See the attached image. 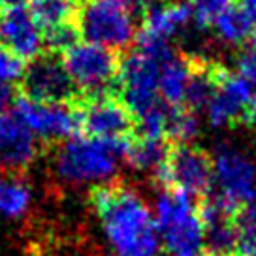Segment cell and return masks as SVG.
<instances>
[{
    "mask_svg": "<svg viewBox=\"0 0 256 256\" xmlns=\"http://www.w3.org/2000/svg\"><path fill=\"white\" fill-rule=\"evenodd\" d=\"M126 2L134 10L138 8V10H145V12H147V10H151V8H154L156 4H160V0H126Z\"/></svg>",
    "mask_w": 256,
    "mask_h": 256,
    "instance_id": "obj_28",
    "label": "cell"
},
{
    "mask_svg": "<svg viewBox=\"0 0 256 256\" xmlns=\"http://www.w3.org/2000/svg\"><path fill=\"white\" fill-rule=\"evenodd\" d=\"M236 68L243 80H247L252 87L256 85V48H250L241 51L238 55V60H236Z\"/></svg>",
    "mask_w": 256,
    "mask_h": 256,
    "instance_id": "obj_25",
    "label": "cell"
},
{
    "mask_svg": "<svg viewBox=\"0 0 256 256\" xmlns=\"http://www.w3.org/2000/svg\"><path fill=\"white\" fill-rule=\"evenodd\" d=\"M40 154L38 138L14 110L0 113V172L23 176Z\"/></svg>",
    "mask_w": 256,
    "mask_h": 256,
    "instance_id": "obj_13",
    "label": "cell"
},
{
    "mask_svg": "<svg viewBox=\"0 0 256 256\" xmlns=\"http://www.w3.org/2000/svg\"><path fill=\"white\" fill-rule=\"evenodd\" d=\"M247 120H250V122H252V124L256 126V94L252 96V100H250V104H248Z\"/></svg>",
    "mask_w": 256,
    "mask_h": 256,
    "instance_id": "obj_31",
    "label": "cell"
},
{
    "mask_svg": "<svg viewBox=\"0 0 256 256\" xmlns=\"http://www.w3.org/2000/svg\"><path fill=\"white\" fill-rule=\"evenodd\" d=\"M128 140H100L78 136L56 147L51 166L60 183L88 184L112 183L119 172L120 160L126 156Z\"/></svg>",
    "mask_w": 256,
    "mask_h": 256,
    "instance_id": "obj_2",
    "label": "cell"
},
{
    "mask_svg": "<svg viewBox=\"0 0 256 256\" xmlns=\"http://www.w3.org/2000/svg\"><path fill=\"white\" fill-rule=\"evenodd\" d=\"M192 19L200 26H211L216 17L232 6V0H188Z\"/></svg>",
    "mask_w": 256,
    "mask_h": 256,
    "instance_id": "obj_23",
    "label": "cell"
},
{
    "mask_svg": "<svg viewBox=\"0 0 256 256\" xmlns=\"http://www.w3.org/2000/svg\"><path fill=\"white\" fill-rule=\"evenodd\" d=\"M78 24L76 23H66L55 28H49L44 32V46L51 51V53H66L70 48L78 44Z\"/></svg>",
    "mask_w": 256,
    "mask_h": 256,
    "instance_id": "obj_22",
    "label": "cell"
},
{
    "mask_svg": "<svg viewBox=\"0 0 256 256\" xmlns=\"http://www.w3.org/2000/svg\"><path fill=\"white\" fill-rule=\"evenodd\" d=\"M0 46L21 60H34L44 51V32L26 6L0 10Z\"/></svg>",
    "mask_w": 256,
    "mask_h": 256,
    "instance_id": "obj_14",
    "label": "cell"
},
{
    "mask_svg": "<svg viewBox=\"0 0 256 256\" xmlns=\"http://www.w3.org/2000/svg\"><path fill=\"white\" fill-rule=\"evenodd\" d=\"M62 64L74 87L85 92L87 98L113 94L119 85L120 60L113 51L88 42H78L62 55Z\"/></svg>",
    "mask_w": 256,
    "mask_h": 256,
    "instance_id": "obj_5",
    "label": "cell"
},
{
    "mask_svg": "<svg viewBox=\"0 0 256 256\" xmlns=\"http://www.w3.org/2000/svg\"><path fill=\"white\" fill-rule=\"evenodd\" d=\"M88 204L115 256H158V230L142 194L124 183L98 184Z\"/></svg>",
    "mask_w": 256,
    "mask_h": 256,
    "instance_id": "obj_1",
    "label": "cell"
},
{
    "mask_svg": "<svg viewBox=\"0 0 256 256\" xmlns=\"http://www.w3.org/2000/svg\"><path fill=\"white\" fill-rule=\"evenodd\" d=\"M213 181L218 194L234 208L256 202V166L247 152L230 144H220L213 152Z\"/></svg>",
    "mask_w": 256,
    "mask_h": 256,
    "instance_id": "obj_8",
    "label": "cell"
},
{
    "mask_svg": "<svg viewBox=\"0 0 256 256\" xmlns=\"http://www.w3.org/2000/svg\"><path fill=\"white\" fill-rule=\"evenodd\" d=\"M24 96L36 102L70 104L76 96L70 76L60 58L55 55H40L30 60L23 74Z\"/></svg>",
    "mask_w": 256,
    "mask_h": 256,
    "instance_id": "obj_11",
    "label": "cell"
},
{
    "mask_svg": "<svg viewBox=\"0 0 256 256\" xmlns=\"http://www.w3.org/2000/svg\"><path fill=\"white\" fill-rule=\"evenodd\" d=\"M158 60L142 51H132L120 60L119 87L122 104L134 117V122L166 106L158 96Z\"/></svg>",
    "mask_w": 256,
    "mask_h": 256,
    "instance_id": "obj_7",
    "label": "cell"
},
{
    "mask_svg": "<svg viewBox=\"0 0 256 256\" xmlns=\"http://www.w3.org/2000/svg\"><path fill=\"white\" fill-rule=\"evenodd\" d=\"M14 112L21 117L34 136L48 144H62L80 132V113L70 104L36 102L30 98H17Z\"/></svg>",
    "mask_w": 256,
    "mask_h": 256,
    "instance_id": "obj_9",
    "label": "cell"
},
{
    "mask_svg": "<svg viewBox=\"0 0 256 256\" xmlns=\"http://www.w3.org/2000/svg\"><path fill=\"white\" fill-rule=\"evenodd\" d=\"M76 24L85 42L113 53L128 49L138 36L134 8L126 0H83Z\"/></svg>",
    "mask_w": 256,
    "mask_h": 256,
    "instance_id": "obj_4",
    "label": "cell"
},
{
    "mask_svg": "<svg viewBox=\"0 0 256 256\" xmlns=\"http://www.w3.org/2000/svg\"><path fill=\"white\" fill-rule=\"evenodd\" d=\"M254 26V19L240 6L226 8L213 21V28H215L218 40L224 44H230V46H240L245 40H248L252 36Z\"/></svg>",
    "mask_w": 256,
    "mask_h": 256,
    "instance_id": "obj_19",
    "label": "cell"
},
{
    "mask_svg": "<svg viewBox=\"0 0 256 256\" xmlns=\"http://www.w3.org/2000/svg\"><path fill=\"white\" fill-rule=\"evenodd\" d=\"M252 96V85L240 74L230 72L220 64L216 72V90L206 106L209 122L215 128H232L240 124L247 119Z\"/></svg>",
    "mask_w": 256,
    "mask_h": 256,
    "instance_id": "obj_10",
    "label": "cell"
},
{
    "mask_svg": "<svg viewBox=\"0 0 256 256\" xmlns=\"http://www.w3.org/2000/svg\"><path fill=\"white\" fill-rule=\"evenodd\" d=\"M240 8L245 10L256 23V0H240Z\"/></svg>",
    "mask_w": 256,
    "mask_h": 256,
    "instance_id": "obj_29",
    "label": "cell"
},
{
    "mask_svg": "<svg viewBox=\"0 0 256 256\" xmlns=\"http://www.w3.org/2000/svg\"><path fill=\"white\" fill-rule=\"evenodd\" d=\"M204 256H211V254H206V252H204ZM224 256H240V254H224Z\"/></svg>",
    "mask_w": 256,
    "mask_h": 256,
    "instance_id": "obj_32",
    "label": "cell"
},
{
    "mask_svg": "<svg viewBox=\"0 0 256 256\" xmlns=\"http://www.w3.org/2000/svg\"><path fill=\"white\" fill-rule=\"evenodd\" d=\"M190 78V58L172 51L158 64V96L168 108L184 106L186 85Z\"/></svg>",
    "mask_w": 256,
    "mask_h": 256,
    "instance_id": "obj_16",
    "label": "cell"
},
{
    "mask_svg": "<svg viewBox=\"0 0 256 256\" xmlns=\"http://www.w3.org/2000/svg\"><path fill=\"white\" fill-rule=\"evenodd\" d=\"M154 224L170 256H204V226L192 196L160 188L154 200Z\"/></svg>",
    "mask_w": 256,
    "mask_h": 256,
    "instance_id": "obj_3",
    "label": "cell"
},
{
    "mask_svg": "<svg viewBox=\"0 0 256 256\" xmlns=\"http://www.w3.org/2000/svg\"><path fill=\"white\" fill-rule=\"evenodd\" d=\"M32 202L30 186L19 176L0 177V215L6 218H21L28 213Z\"/></svg>",
    "mask_w": 256,
    "mask_h": 256,
    "instance_id": "obj_20",
    "label": "cell"
},
{
    "mask_svg": "<svg viewBox=\"0 0 256 256\" xmlns=\"http://www.w3.org/2000/svg\"><path fill=\"white\" fill-rule=\"evenodd\" d=\"M192 21V10L184 0H170L160 2L154 8L147 10L144 16L142 32L152 38L170 42L176 34L183 30Z\"/></svg>",
    "mask_w": 256,
    "mask_h": 256,
    "instance_id": "obj_15",
    "label": "cell"
},
{
    "mask_svg": "<svg viewBox=\"0 0 256 256\" xmlns=\"http://www.w3.org/2000/svg\"><path fill=\"white\" fill-rule=\"evenodd\" d=\"M170 147L166 145V140H152V138H142L128 142L126 156L128 164L138 172L156 174L164 162L168 158Z\"/></svg>",
    "mask_w": 256,
    "mask_h": 256,
    "instance_id": "obj_17",
    "label": "cell"
},
{
    "mask_svg": "<svg viewBox=\"0 0 256 256\" xmlns=\"http://www.w3.org/2000/svg\"><path fill=\"white\" fill-rule=\"evenodd\" d=\"M238 250L240 256H256V230L238 236Z\"/></svg>",
    "mask_w": 256,
    "mask_h": 256,
    "instance_id": "obj_26",
    "label": "cell"
},
{
    "mask_svg": "<svg viewBox=\"0 0 256 256\" xmlns=\"http://www.w3.org/2000/svg\"><path fill=\"white\" fill-rule=\"evenodd\" d=\"M80 130L88 138L100 140H126L132 132L134 117L130 115L122 100L115 94H102L87 98V102L78 108Z\"/></svg>",
    "mask_w": 256,
    "mask_h": 256,
    "instance_id": "obj_12",
    "label": "cell"
},
{
    "mask_svg": "<svg viewBox=\"0 0 256 256\" xmlns=\"http://www.w3.org/2000/svg\"><path fill=\"white\" fill-rule=\"evenodd\" d=\"M19 6H26V0H0V10L19 8Z\"/></svg>",
    "mask_w": 256,
    "mask_h": 256,
    "instance_id": "obj_30",
    "label": "cell"
},
{
    "mask_svg": "<svg viewBox=\"0 0 256 256\" xmlns=\"http://www.w3.org/2000/svg\"><path fill=\"white\" fill-rule=\"evenodd\" d=\"M160 188H176L192 196H208L213 184L211 154L194 145H176L168 152L164 166L152 176Z\"/></svg>",
    "mask_w": 256,
    "mask_h": 256,
    "instance_id": "obj_6",
    "label": "cell"
},
{
    "mask_svg": "<svg viewBox=\"0 0 256 256\" xmlns=\"http://www.w3.org/2000/svg\"><path fill=\"white\" fill-rule=\"evenodd\" d=\"M198 132H200V119L196 112H192L184 106L168 108L164 140L168 138L176 145H186L198 136Z\"/></svg>",
    "mask_w": 256,
    "mask_h": 256,
    "instance_id": "obj_21",
    "label": "cell"
},
{
    "mask_svg": "<svg viewBox=\"0 0 256 256\" xmlns=\"http://www.w3.org/2000/svg\"><path fill=\"white\" fill-rule=\"evenodd\" d=\"M24 74V62L16 56L14 53H10L6 48L0 46V83L12 85L16 81L23 80Z\"/></svg>",
    "mask_w": 256,
    "mask_h": 256,
    "instance_id": "obj_24",
    "label": "cell"
},
{
    "mask_svg": "<svg viewBox=\"0 0 256 256\" xmlns=\"http://www.w3.org/2000/svg\"><path fill=\"white\" fill-rule=\"evenodd\" d=\"M16 90L12 85H6V83H0V113L8 112L10 106L16 104Z\"/></svg>",
    "mask_w": 256,
    "mask_h": 256,
    "instance_id": "obj_27",
    "label": "cell"
},
{
    "mask_svg": "<svg viewBox=\"0 0 256 256\" xmlns=\"http://www.w3.org/2000/svg\"><path fill=\"white\" fill-rule=\"evenodd\" d=\"M26 8L42 32L66 23H76V0H26Z\"/></svg>",
    "mask_w": 256,
    "mask_h": 256,
    "instance_id": "obj_18",
    "label": "cell"
}]
</instances>
